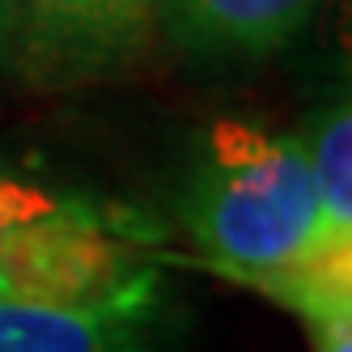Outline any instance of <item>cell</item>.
<instances>
[{
  "label": "cell",
  "mask_w": 352,
  "mask_h": 352,
  "mask_svg": "<svg viewBox=\"0 0 352 352\" xmlns=\"http://www.w3.org/2000/svg\"><path fill=\"white\" fill-rule=\"evenodd\" d=\"M187 234L217 276L301 314L327 293H352V250L322 230L310 162L297 136L217 119L183 199Z\"/></svg>",
  "instance_id": "1"
},
{
  "label": "cell",
  "mask_w": 352,
  "mask_h": 352,
  "mask_svg": "<svg viewBox=\"0 0 352 352\" xmlns=\"http://www.w3.org/2000/svg\"><path fill=\"white\" fill-rule=\"evenodd\" d=\"M34 9L47 26H56L68 38L115 43L144 21L148 0H34Z\"/></svg>",
  "instance_id": "6"
},
{
  "label": "cell",
  "mask_w": 352,
  "mask_h": 352,
  "mask_svg": "<svg viewBox=\"0 0 352 352\" xmlns=\"http://www.w3.org/2000/svg\"><path fill=\"white\" fill-rule=\"evenodd\" d=\"M0 9H5V0H0Z\"/></svg>",
  "instance_id": "8"
},
{
  "label": "cell",
  "mask_w": 352,
  "mask_h": 352,
  "mask_svg": "<svg viewBox=\"0 0 352 352\" xmlns=\"http://www.w3.org/2000/svg\"><path fill=\"white\" fill-rule=\"evenodd\" d=\"M314 340V352H352V293H327L297 314Z\"/></svg>",
  "instance_id": "7"
},
{
  "label": "cell",
  "mask_w": 352,
  "mask_h": 352,
  "mask_svg": "<svg viewBox=\"0 0 352 352\" xmlns=\"http://www.w3.org/2000/svg\"><path fill=\"white\" fill-rule=\"evenodd\" d=\"M310 162L322 230L340 250H352V111L348 102L322 107L306 136H297Z\"/></svg>",
  "instance_id": "4"
},
{
  "label": "cell",
  "mask_w": 352,
  "mask_h": 352,
  "mask_svg": "<svg viewBox=\"0 0 352 352\" xmlns=\"http://www.w3.org/2000/svg\"><path fill=\"white\" fill-rule=\"evenodd\" d=\"M148 276L102 204L0 170V297L94 301Z\"/></svg>",
  "instance_id": "2"
},
{
  "label": "cell",
  "mask_w": 352,
  "mask_h": 352,
  "mask_svg": "<svg viewBox=\"0 0 352 352\" xmlns=\"http://www.w3.org/2000/svg\"><path fill=\"white\" fill-rule=\"evenodd\" d=\"M162 297L153 276L94 301L0 297V352H157Z\"/></svg>",
  "instance_id": "3"
},
{
  "label": "cell",
  "mask_w": 352,
  "mask_h": 352,
  "mask_svg": "<svg viewBox=\"0 0 352 352\" xmlns=\"http://www.w3.org/2000/svg\"><path fill=\"white\" fill-rule=\"evenodd\" d=\"M314 5L318 0H183L191 30L234 52H272L289 43Z\"/></svg>",
  "instance_id": "5"
}]
</instances>
